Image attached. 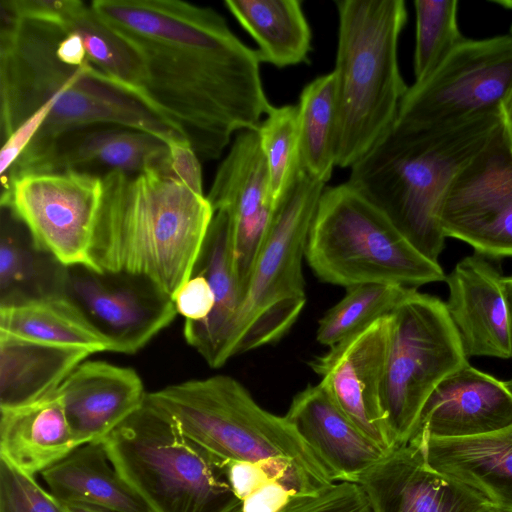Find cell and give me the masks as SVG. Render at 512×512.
Segmentation results:
<instances>
[{"mask_svg":"<svg viewBox=\"0 0 512 512\" xmlns=\"http://www.w3.org/2000/svg\"><path fill=\"white\" fill-rule=\"evenodd\" d=\"M71 512H110L99 506L83 504V503H71L67 504Z\"/></svg>","mask_w":512,"mask_h":512,"instance_id":"obj_43","label":"cell"},{"mask_svg":"<svg viewBox=\"0 0 512 512\" xmlns=\"http://www.w3.org/2000/svg\"><path fill=\"white\" fill-rule=\"evenodd\" d=\"M0 333L92 354L112 351L107 337L63 292L0 305Z\"/></svg>","mask_w":512,"mask_h":512,"instance_id":"obj_28","label":"cell"},{"mask_svg":"<svg viewBox=\"0 0 512 512\" xmlns=\"http://www.w3.org/2000/svg\"><path fill=\"white\" fill-rule=\"evenodd\" d=\"M169 164L172 172L192 189L203 192L200 159L182 137H174L167 142Z\"/></svg>","mask_w":512,"mask_h":512,"instance_id":"obj_38","label":"cell"},{"mask_svg":"<svg viewBox=\"0 0 512 512\" xmlns=\"http://www.w3.org/2000/svg\"><path fill=\"white\" fill-rule=\"evenodd\" d=\"M64 269L38 250L24 225L1 206L0 305L62 292Z\"/></svg>","mask_w":512,"mask_h":512,"instance_id":"obj_30","label":"cell"},{"mask_svg":"<svg viewBox=\"0 0 512 512\" xmlns=\"http://www.w3.org/2000/svg\"><path fill=\"white\" fill-rule=\"evenodd\" d=\"M498 113L502 136L512 155V85L500 102Z\"/></svg>","mask_w":512,"mask_h":512,"instance_id":"obj_41","label":"cell"},{"mask_svg":"<svg viewBox=\"0 0 512 512\" xmlns=\"http://www.w3.org/2000/svg\"><path fill=\"white\" fill-rule=\"evenodd\" d=\"M305 259L319 280L346 289L361 284L417 289L446 278L439 262L423 255L382 210L347 183L325 187Z\"/></svg>","mask_w":512,"mask_h":512,"instance_id":"obj_7","label":"cell"},{"mask_svg":"<svg viewBox=\"0 0 512 512\" xmlns=\"http://www.w3.org/2000/svg\"><path fill=\"white\" fill-rule=\"evenodd\" d=\"M90 257L97 273L150 283L173 299L194 274L214 211L168 163L140 173L102 175Z\"/></svg>","mask_w":512,"mask_h":512,"instance_id":"obj_2","label":"cell"},{"mask_svg":"<svg viewBox=\"0 0 512 512\" xmlns=\"http://www.w3.org/2000/svg\"><path fill=\"white\" fill-rule=\"evenodd\" d=\"M168 161L162 138L126 126L94 124L60 135L1 184L25 172L77 170L102 176L115 170L140 173Z\"/></svg>","mask_w":512,"mask_h":512,"instance_id":"obj_18","label":"cell"},{"mask_svg":"<svg viewBox=\"0 0 512 512\" xmlns=\"http://www.w3.org/2000/svg\"><path fill=\"white\" fill-rule=\"evenodd\" d=\"M511 425L512 389L507 381L467 362L444 378L431 393L409 442L424 437H470Z\"/></svg>","mask_w":512,"mask_h":512,"instance_id":"obj_17","label":"cell"},{"mask_svg":"<svg viewBox=\"0 0 512 512\" xmlns=\"http://www.w3.org/2000/svg\"><path fill=\"white\" fill-rule=\"evenodd\" d=\"M1 188L0 205L24 225L38 250L64 267L95 271L90 249L103 195L101 175L25 172Z\"/></svg>","mask_w":512,"mask_h":512,"instance_id":"obj_11","label":"cell"},{"mask_svg":"<svg viewBox=\"0 0 512 512\" xmlns=\"http://www.w3.org/2000/svg\"><path fill=\"white\" fill-rule=\"evenodd\" d=\"M110 463L103 442H90L41 474L51 493L65 504H90L110 512H150Z\"/></svg>","mask_w":512,"mask_h":512,"instance_id":"obj_27","label":"cell"},{"mask_svg":"<svg viewBox=\"0 0 512 512\" xmlns=\"http://www.w3.org/2000/svg\"><path fill=\"white\" fill-rule=\"evenodd\" d=\"M209 281L215 295L211 314L203 321H185L183 335L212 368L226 362V350L241 305V292L231 257L230 224L224 212H214L195 271Z\"/></svg>","mask_w":512,"mask_h":512,"instance_id":"obj_24","label":"cell"},{"mask_svg":"<svg viewBox=\"0 0 512 512\" xmlns=\"http://www.w3.org/2000/svg\"><path fill=\"white\" fill-rule=\"evenodd\" d=\"M0 128L4 142L40 108L50 114L35 140L49 143L88 125H126L129 97L89 62L73 65L58 53L63 25L20 18L0 5Z\"/></svg>","mask_w":512,"mask_h":512,"instance_id":"obj_4","label":"cell"},{"mask_svg":"<svg viewBox=\"0 0 512 512\" xmlns=\"http://www.w3.org/2000/svg\"><path fill=\"white\" fill-rule=\"evenodd\" d=\"M62 292L107 337L112 352L135 354L178 315L173 300L145 280L65 267Z\"/></svg>","mask_w":512,"mask_h":512,"instance_id":"obj_13","label":"cell"},{"mask_svg":"<svg viewBox=\"0 0 512 512\" xmlns=\"http://www.w3.org/2000/svg\"><path fill=\"white\" fill-rule=\"evenodd\" d=\"M445 281V306L467 358H512L504 276L498 267L474 253L458 261Z\"/></svg>","mask_w":512,"mask_h":512,"instance_id":"obj_19","label":"cell"},{"mask_svg":"<svg viewBox=\"0 0 512 512\" xmlns=\"http://www.w3.org/2000/svg\"><path fill=\"white\" fill-rule=\"evenodd\" d=\"M391 317H382L315 357L310 366L319 382L349 420L390 453L381 407L390 340Z\"/></svg>","mask_w":512,"mask_h":512,"instance_id":"obj_15","label":"cell"},{"mask_svg":"<svg viewBox=\"0 0 512 512\" xmlns=\"http://www.w3.org/2000/svg\"><path fill=\"white\" fill-rule=\"evenodd\" d=\"M512 85V34L464 39L404 94L394 125L421 128L498 112Z\"/></svg>","mask_w":512,"mask_h":512,"instance_id":"obj_12","label":"cell"},{"mask_svg":"<svg viewBox=\"0 0 512 512\" xmlns=\"http://www.w3.org/2000/svg\"><path fill=\"white\" fill-rule=\"evenodd\" d=\"M500 132L498 112L421 128L393 125L350 167L346 183L438 262L446 238L439 215L447 192Z\"/></svg>","mask_w":512,"mask_h":512,"instance_id":"obj_3","label":"cell"},{"mask_svg":"<svg viewBox=\"0 0 512 512\" xmlns=\"http://www.w3.org/2000/svg\"><path fill=\"white\" fill-rule=\"evenodd\" d=\"M325 183L302 169L277 205L244 289L226 360L280 340L300 316L302 260Z\"/></svg>","mask_w":512,"mask_h":512,"instance_id":"obj_9","label":"cell"},{"mask_svg":"<svg viewBox=\"0 0 512 512\" xmlns=\"http://www.w3.org/2000/svg\"><path fill=\"white\" fill-rule=\"evenodd\" d=\"M0 413V458L25 474L42 473L79 446L57 389L37 402Z\"/></svg>","mask_w":512,"mask_h":512,"instance_id":"obj_25","label":"cell"},{"mask_svg":"<svg viewBox=\"0 0 512 512\" xmlns=\"http://www.w3.org/2000/svg\"><path fill=\"white\" fill-rule=\"evenodd\" d=\"M357 484L371 512H501L465 485L429 467L411 444L392 450Z\"/></svg>","mask_w":512,"mask_h":512,"instance_id":"obj_16","label":"cell"},{"mask_svg":"<svg viewBox=\"0 0 512 512\" xmlns=\"http://www.w3.org/2000/svg\"><path fill=\"white\" fill-rule=\"evenodd\" d=\"M297 107L302 167L326 184L336 166L337 116L333 71L308 83L300 94Z\"/></svg>","mask_w":512,"mask_h":512,"instance_id":"obj_31","label":"cell"},{"mask_svg":"<svg viewBox=\"0 0 512 512\" xmlns=\"http://www.w3.org/2000/svg\"><path fill=\"white\" fill-rule=\"evenodd\" d=\"M0 512H71L67 504L44 490L34 476L0 458Z\"/></svg>","mask_w":512,"mask_h":512,"instance_id":"obj_35","label":"cell"},{"mask_svg":"<svg viewBox=\"0 0 512 512\" xmlns=\"http://www.w3.org/2000/svg\"><path fill=\"white\" fill-rule=\"evenodd\" d=\"M90 4L138 58L142 103L200 160L218 159L235 133L256 131L273 107L257 51L215 9L180 0Z\"/></svg>","mask_w":512,"mask_h":512,"instance_id":"obj_1","label":"cell"},{"mask_svg":"<svg viewBox=\"0 0 512 512\" xmlns=\"http://www.w3.org/2000/svg\"><path fill=\"white\" fill-rule=\"evenodd\" d=\"M75 442H101L145 402L139 374L101 360L79 364L57 388Z\"/></svg>","mask_w":512,"mask_h":512,"instance_id":"obj_21","label":"cell"},{"mask_svg":"<svg viewBox=\"0 0 512 512\" xmlns=\"http://www.w3.org/2000/svg\"><path fill=\"white\" fill-rule=\"evenodd\" d=\"M426 464L465 485L501 512H512V425L462 438L411 440Z\"/></svg>","mask_w":512,"mask_h":512,"instance_id":"obj_23","label":"cell"},{"mask_svg":"<svg viewBox=\"0 0 512 512\" xmlns=\"http://www.w3.org/2000/svg\"><path fill=\"white\" fill-rule=\"evenodd\" d=\"M504 287L506 294V303H507V312H508V321L512 342V275L504 276ZM508 385L512 389V379L507 381Z\"/></svg>","mask_w":512,"mask_h":512,"instance_id":"obj_42","label":"cell"},{"mask_svg":"<svg viewBox=\"0 0 512 512\" xmlns=\"http://www.w3.org/2000/svg\"><path fill=\"white\" fill-rule=\"evenodd\" d=\"M296 495L284 485L270 481L242 501V512H279Z\"/></svg>","mask_w":512,"mask_h":512,"instance_id":"obj_40","label":"cell"},{"mask_svg":"<svg viewBox=\"0 0 512 512\" xmlns=\"http://www.w3.org/2000/svg\"><path fill=\"white\" fill-rule=\"evenodd\" d=\"M415 288L391 284H361L347 288L345 296L319 320L316 339L329 348L390 315Z\"/></svg>","mask_w":512,"mask_h":512,"instance_id":"obj_32","label":"cell"},{"mask_svg":"<svg viewBox=\"0 0 512 512\" xmlns=\"http://www.w3.org/2000/svg\"><path fill=\"white\" fill-rule=\"evenodd\" d=\"M102 442L111 464L150 512H242L224 459L187 437L147 400Z\"/></svg>","mask_w":512,"mask_h":512,"instance_id":"obj_6","label":"cell"},{"mask_svg":"<svg viewBox=\"0 0 512 512\" xmlns=\"http://www.w3.org/2000/svg\"><path fill=\"white\" fill-rule=\"evenodd\" d=\"M206 197L214 212L229 219L232 265L242 297L277 208L257 131L237 133Z\"/></svg>","mask_w":512,"mask_h":512,"instance_id":"obj_14","label":"cell"},{"mask_svg":"<svg viewBox=\"0 0 512 512\" xmlns=\"http://www.w3.org/2000/svg\"><path fill=\"white\" fill-rule=\"evenodd\" d=\"M279 512H371L357 483L341 481L309 495L293 498Z\"/></svg>","mask_w":512,"mask_h":512,"instance_id":"obj_36","label":"cell"},{"mask_svg":"<svg viewBox=\"0 0 512 512\" xmlns=\"http://www.w3.org/2000/svg\"><path fill=\"white\" fill-rule=\"evenodd\" d=\"M493 3L500 5L505 9L512 10V0H495ZM510 34H512V24L510 27Z\"/></svg>","mask_w":512,"mask_h":512,"instance_id":"obj_44","label":"cell"},{"mask_svg":"<svg viewBox=\"0 0 512 512\" xmlns=\"http://www.w3.org/2000/svg\"><path fill=\"white\" fill-rule=\"evenodd\" d=\"M146 400L169 415L187 437L222 459L257 463L287 458L325 486L335 481L286 417L263 409L230 376L183 381L147 393Z\"/></svg>","mask_w":512,"mask_h":512,"instance_id":"obj_8","label":"cell"},{"mask_svg":"<svg viewBox=\"0 0 512 512\" xmlns=\"http://www.w3.org/2000/svg\"><path fill=\"white\" fill-rule=\"evenodd\" d=\"M415 82L427 78L465 39L458 26V1L416 0Z\"/></svg>","mask_w":512,"mask_h":512,"instance_id":"obj_34","label":"cell"},{"mask_svg":"<svg viewBox=\"0 0 512 512\" xmlns=\"http://www.w3.org/2000/svg\"><path fill=\"white\" fill-rule=\"evenodd\" d=\"M439 223L458 240L512 229V155L502 132L456 178Z\"/></svg>","mask_w":512,"mask_h":512,"instance_id":"obj_20","label":"cell"},{"mask_svg":"<svg viewBox=\"0 0 512 512\" xmlns=\"http://www.w3.org/2000/svg\"><path fill=\"white\" fill-rule=\"evenodd\" d=\"M224 5L258 45L261 63H307L312 33L298 0H226Z\"/></svg>","mask_w":512,"mask_h":512,"instance_id":"obj_29","label":"cell"},{"mask_svg":"<svg viewBox=\"0 0 512 512\" xmlns=\"http://www.w3.org/2000/svg\"><path fill=\"white\" fill-rule=\"evenodd\" d=\"M173 302L178 315L185 321L200 322L205 320L215 305V295L207 278L194 274L177 290Z\"/></svg>","mask_w":512,"mask_h":512,"instance_id":"obj_37","label":"cell"},{"mask_svg":"<svg viewBox=\"0 0 512 512\" xmlns=\"http://www.w3.org/2000/svg\"><path fill=\"white\" fill-rule=\"evenodd\" d=\"M335 165L351 167L394 125L408 86L398 64L403 0H337Z\"/></svg>","mask_w":512,"mask_h":512,"instance_id":"obj_5","label":"cell"},{"mask_svg":"<svg viewBox=\"0 0 512 512\" xmlns=\"http://www.w3.org/2000/svg\"><path fill=\"white\" fill-rule=\"evenodd\" d=\"M223 464L229 484L241 502L264 484L273 481L259 462L224 459Z\"/></svg>","mask_w":512,"mask_h":512,"instance_id":"obj_39","label":"cell"},{"mask_svg":"<svg viewBox=\"0 0 512 512\" xmlns=\"http://www.w3.org/2000/svg\"><path fill=\"white\" fill-rule=\"evenodd\" d=\"M381 407L392 449L408 444L438 384L468 362L445 302L413 289L390 314Z\"/></svg>","mask_w":512,"mask_h":512,"instance_id":"obj_10","label":"cell"},{"mask_svg":"<svg viewBox=\"0 0 512 512\" xmlns=\"http://www.w3.org/2000/svg\"><path fill=\"white\" fill-rule=\"evenodd\" d=\"M278 203L303 169L297 105L272 107L256 130Z\"/></svg>","mask_w":512,"mask_h":512,"instance_id":"obj_33","label":"cell"},{"mask_svg":"<svg viewBox=\"0 0 512 512\" xmlns=\"http://www.w3.org/2000/svg\"><path fill=\"white\" fill-rule=\"evenodd\" d=\"M91 354L0 333V410L27 406L53 393Z\"/></svg>","mask_w":512,"mask_h":512,"instance_id":"obj_26","label":"cell"},{"mask_svg":"<svg viewBox=\"0 0 512 512\" xmlns=\"http://www.w3.org/2000/svg\"><path fill=\"white\" fill-rule=\"evenodd\" d=\"M285 417L335 481L358 483L388 454L349 420L320 383L297 393Z\"/></svg>","mask_w":512,"mask_h":512,"instance_id":"obj_22","label":"cell"}]
</instances>
